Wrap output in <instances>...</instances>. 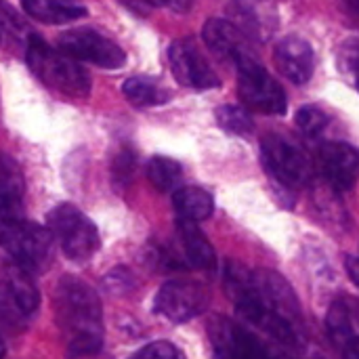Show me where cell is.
I'll list each match as a JSON object with an SVG mask.
<instances>
[{"mask_svg":"<svg viewBox=\"0 0 359 359\" xmlns=\"http://www.w3.org/2000/svg\"><path fill=\"white\" fill-rule=\"evenodd\" d=\"M53 233L42 225L32 221H21L4 240L2 248L11 255L13 263L27 273H38L50 263L53 255Z\"/></svg>","mask_w":359,"mask_h":359,"instance_id":"cell-7","label":"cell"},{"mask_svg":"<svg viewBox=\"0 0 359 359\" xmlns=\"http://www.w3.org/2000/svg\"><path fill=\"white\" fill-rule=\"evenodd\" d=\"M21 29H23V21L19 19V15L4 0H0V34L17 36Z\"/></svg>","mask_w":359,"mask_h":359,"instance_id":"cell-27","label":"cell"},{"mask_svg":"<svg viewBox=\"0 0 359 359\" xmlns=\"http://www.w3.org/2000/svg\"><path fill=\"white\" fill-rule=\"evenodd\" d=\"M204 40H206V44L215 53H219L221 57L231 59L236 65L252 57V53L246 46V42H244L242 34L238 32V27H233L231 23H227L223 19L206 21V25H204Z\"/></svg>","mask_w":359,"mask_h":359,"instance_id":"cell-16","label":"cell"},{"mask_svg":"<svg viewBox=\"0 0 359 359\" xmlns=\"http://www.w3.org/2000/svg\"><path fill=\"white\" fill-rule=\"evenodd\" d=\"M276 65L294 84H305L313 76V48L297 36L284 38L276 46Z\"/></svg>","mask_w":359,"mask_h":359,"instance_id":"cell-15","label":"cell"},{"mask_svg":"<svg viewBox=\"0 0 359 359\" xmlns=\"http://www.w3.org/2000/svg\"><path fill=\"white\" fill-rule=\"evenodd\" d=\"M133 170H135V156L130 151H122L116 158V162H114V175H116V179H124L126 181Z\"/></svg>","mask_w":359,"mask_h":359,"instance_id":"cell-28","label":"cell"},{"mask_svg":"<svg viewBox=\"0 0 359 359\" xmlns=\"http://www.w3.org/2000/svg\"><path fill=\"white\" fill-rule=\"evenodd\" d=\"M191 4H194V0H168V6H170V8H175V11H179V13L189 11V8H191Z\"/></svg>","mask_w":359,"mask_h":359,"instance_id":"cell-30","label":"cell"},{"mask_svg":"<svg viewBox=\"0 0 359 359\" xmlns=\"http://www.w3.org/2000/svg\"><path fill=\"white\" fill-rule=\"evenodd\" d=\"M347 269H349V276H351V280L355 282L359 286V259L358 257H349L347 259Z\"/></svg>","mask_w":359,"mask_h":359,"instance_id":"cell-29","label":"cell"},{"mask_svg":"<svg viewBox=\"0 0 359 359\" xmlns=\"http://www.w3.org/2000/svg\"><path fill=\"white\" fill-rule=\"evenodd\" d=\"M126 99L137 105V107H154V105H162L170 99V93L166 88H162L156 80L143 78V76H135L128 78L122 86Z\"/></svg>","mask_w":359,"mask_h":359,"instance_id":"cell-20","label":"cell"},{"mask_svg":"<svg viewBox=\"0 0 359 359\" xmlns=\"http://www.w3.org/2000/svg\"><path fill=\"white\" fill-rule=\"evenodd\" d=\"M23 221V177L13 160L0 156V244Z\"/></svg>","mask_w":359,"mask_h":359,"instance_id":"cell-12","label":"cell"},{"mask_svg":"<svg viewBox=\"0 0 359 359\" xmlns=\"http://www.w3.org/2000/svg\"><path fill=\"white\" fill-rule=\"evenodd\" d=\"M297 124L301 126V130L309 137H316L320 135L326 124H328V116L320 109V107H313V105H307L303 109H299L297 114Z\"/></svg>","mask_w":359,"mask_h":359,"instance_id":"cell-25","label":"cell"},{"mask_svg":"<svg viewBox=\"0 0 359 359\" xmlns=\"http://www.w3.org/2000/svg\"><path fill=\"white\" fill-rule=\"evenodd\" d=\"M355 82H358V88H359V57H358V61H355Z\"/></svg>","mask_w":359,"mask_h":359,"instance_id":"cell-32","label":"cell"},{"mask_svg":"<svg viewBox=\"0 0 359 359\" xmlns=\"http://www.w3.org/2000/svg\"><path fill=\"white\" fill-rule=\"evenodd\" d=\"M210 303L208 290L191 280H170L166 282L154 301L156 313L164 316L170 322H189L206 311Z\"/></svg>","mask_w":359,"mask_h":359,"instance_id":"cell-8","label":"cell"},{"mask_svg":"<svg viewBox=\"0 0 359 359\" xmlns=\"http://www.w3.org/2000/svg\"><path fill=\"white\" fill-rule=\"evenodd\" d=\"M130 359H185L179 347L168 341H156L139 349Z\"/></svg>","mask_w":359,"mask_h":359,"instance_id":"cell-26","label":"cell"},{"mask_svg":"<svg viewBox=\"0 0 359 359\" xmlns=\"http://www.w3.org/2000/svg\"><path fill=\"white\" fill-rule=\"evenodd\" d=\"M48 231L61 246L67 259L72 261H88L101 246L99 231L95 223L76 206L61 204L48 212Z\"/></svg>","mask_w":359,"mask_h":359,"instance_id":"cell-4","label":"cell"},{"mask_svg":"<svg viewBox=\"0 0 359 359\" xmlns=\"http://www.w3.org/2000/svg\"><path fill=\"white\" fill-rule=\"evenodd\" d=\"M4 358V343H2V337H0V359Z\"/></svg>","mask_w":359,"mask_h":359,"instance_id":"cell-33","label":"cell"},{"mask_svg":"<svg viewBox=\"0 0 359 359\" xmlns=\"http://www.w3.org/2000/svg\"><path fill=\"white\" fill-rule=\"evenodd\" d=\"M59 50L76 61H86L99 67L116 69L126 61L124 50L95 29H74L59 38Z\"/></svg>","mask_w":359,"mask_h":359,"instance_id":"cell-9","label":"cell"},{"mask_svg":"<svg viewBox=\"0 0 359 359\" xmlns=\"http://www.w3.org/2000/svg\"><path fill=\"white\" fill-rule=\"evenodd\" d=\"M263 164L269 177L284 189H301L311 181V164L305 154L278 135H267L261 143Z\"/></svg>","mask_w":359,"mask_h":359,"instance_id":"cell-5","label":"cell"},{"mask_svg":"<svg viewBox=\"0 0 359 359\" xmlns=\"http://www.w3.org/2000/svg\"><path fill=\"white\" fill-rule=\"evenodd\" d=\"M208 332L215 359H278L246 328L231 324L223 318L212 320Z\"/></svg>","mask_w":359,"mask_h":359,"instance_id":"cell-10","label":"cell"},{"mask_svg":"<svg viewBox=\"0 0 359 359\" xmlns=\"http://www.w3.org/2000/svg\"><path fill=\"white\" fill-rule=\"evenodd\" d=\"M170 67L175 78L189 88L196 90H206V88H217L219 86V76L212 72L200 48L196 46L194 40L183 38L170 44L168 50Z\"/></svg>","mask_w":359,"mask_h":359,"instance_id":"cell-11","label":"cell"},{"mask_svg":"<svg viewBox=\"0 0 359 359\" xmlns=\"http://www.w3.org/2000/svg\"><path fill=\"white\" fill-rule=\"evenodd\" d=\"M27 320L29 318L19 307L15 294L8 288V284L4 280H0V337L6 334V332L21 330Z\"/></svg>","mask_w":359,"mask_h":359,"instance_id":"cell-23","label":"cell"},{"mask_svg":"<svg viewBox=\"0 0 359 359\" xmlns=\"http://www.w3.org/2000/svg\"><path fill=\"white\" fill-rule=\"evenodd\" d=\"M225 288L233 299L238 313L248 324L261 328L280 343H299L303 332L301 305L282 276L265 269L248 271L229 263Z\"/></svg>","mask_w":359,"mask_h":359,"instance_id":"cell-1","label":"cell"},{"mask_svg":"<svg viewBox=\"0 0 359 359\" xmlns=\"http://www.w3.org/2000/svg\"><path fill=\"white\" fill-rule=\"evenodd\" d=\"M145 2H149V4H154V6H168V0H145Z\"/></svg>","mask_w":359,"mask_h":359,"instance_id":"cell-31","label":"cell"},{"mask_svg":"<svg viewBox=\"0 0 359 359\" xmlns=\"http://www.w3.org/2000/svg\"><path fill=\"white\" fill-rule=\"evenodd\" d=\"M328 332L347 359H359V303L337 301L328 313Z\"/></svg>","mask_w":359,"mask_h":359,"instance_id":"cell-14","label":"cell"},{"mask_svg":"<svg viewBox=\"0 0 359 359\" xmlns=\"http://www.w3.org/2000/svg\"><path fill=\"white\" fill-rule=\"evenodd\" d=\"M4 282L8 284L11 292L15 294L19 307L23 309V313L27 318H32L36 311H38V305H40V294H38V288L32 280V273L23 271L21 267L15 265V269L4 278Z\"/></svg>","mask_w":359,"mask_h":359,"instance_id":"cell-21","label":"cell"},{"mask_svg":"<svg viewBox=\"0 0 359 359\" xmlns=\"http://www.w3.org/2000/svg\"><path fill=\"white\" fill-rule=\"evenodd\" d=\"M318 160L324 177L334 189L347 191L355 185L359 175V154L355 147L343 141H330L320 147Z\"/></svg>","mask_w":359,"mask_h":359,"instance_id":"cell-13","label":"cell"},{"mask_svg":"<svg viewBox=\"0 0 359 359\" xmlns=\"http://www.w3.org/2000/svg\"><path fill=\"white\" fill-rule=\"evenodd\" d=\"M238 67V90L242 101L263 114L282 116L286 111V93L271 74L255 59H246Z\"/></svg>","mask_w":359,"mask_h":359,"instance_id":"cell-6","label":"cell"},{"mask_svg":"<svg viewBox=\"0 0 359 359\" xmlns=\"http://www.w3.org/2000/svg\"><path fill=\"white\" fill-rule=\"evenodd\" d=\"M25 59L32 74L53 90H59L69 97H84L90 88V78L84 67L78 65V61L65 55L63 50L48 46L38 36L27 38Z\"/></svg>","mask_w":359,"mask_h":359,"instance_id":"cell-3","label":"cell"},{"mask_svg":"<svg viewBox=\"0 0 359 359\" xmlns=\"http://www.w3.org/2000/svg\"><path fill=\"white\" fill-rule=\"evenodd\" d=\"M172 204H175V210L179 215V219L183 221H191V223H198V221H204L212 215L215 210V200L212 196L202 189V187H179L172 196Z\"/></svg>","mask_w":359,"mask_h":359,"instance_id":"cell-19","label":"cell"},{"mask_svg":"<svg viewBox=\"0 0 359 359\" xmlns=\"http://www.w3.org/2000/svg\"><path fill=\"white\" fill-rule=\"evenodd\" d=\"M217 122L231 135H248L252 133V118L246 109L236 105H223L217 109Z\"/></svg>","mask_w":359,"mask_h":359,"instance_id":"cell-24","label":"cell"},{"mask_svg":"<svg viewBox=\"0 0 359 359\" xmlns=\"http://www.w3.org/2000/svg\"><path fill=\"white\" fill-rule=\"evenodd\" d=\"M147 179L151 181V185L156 189L172 191L181 181V166H179V162H175L170 158L156 156L147 164Z\"/></svg>","mask_w":359,"mask_h":359,"instance_id":"cell-22","label":"cell"},{"mask_svg":"<svg viewBox=\"0 0 359 359\" xmlns=\"http://www.w3.org/2000/svg\"><path fill=\"white\" fill-rule=\"evenodd\" d=\"M55 320L72 355H95L103 345L99 294L82 280L65 276L55 288Z\"/></svg>","mask_w":359,"mask_h":359,"instance_id":"cell-2","label":"cell"},{"mask_svg":"<svg viewBox=\"0 0 359 359\" xmlns=\"http://www.w3.org/2000/svg\"><path fill=\"white\" fill-rule=\"evenodd\" d=\"M21 4L27 15L48 25L69 23L86 15V6L78 0H21Z\"/></svg>","mask_w":359,"mask_h":359,"instance_id":"cell-17","label":"cell"},{"mask_svg":"<svg viewBox=\"0 0 359 359\" xmlns=\"http://www.w3.org/2000/svg\"><path fill=\"white\" fill-rule=\"evenodd\" d=\"M179 240L183 244L185 259L196 269H212L215 267V250L206 236L198 229L196 223L179 219Z\"/></svg>","mask_w":359,"mask_h":359,"instance_id":"cell-18","label":"cell"}]
</instances>
